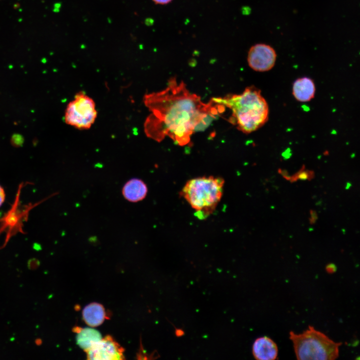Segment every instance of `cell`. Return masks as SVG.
I'll return each mask as SVG.
<instances>
[{
  "label": "cell",
  "mask_w": 360,
  "mask_h": 360,
  "mask_svg": "<svg viewBox=\"0 0 360 360\" xmlns=\"http://www.w3.org/2000/svg\"><path fill=\"white\" fill-rule=\"evenodd\" d=\"M144 101L150 112L144 123L146 136L158 142L168 137L180 146L190 144L194 132L204 130L224 111L212 99L203 102L176 77L165 89L146 94Z\"/></svg>",
  "instance_id": "1"
},
{
  "label": "cell",
  "mask_w": 360,
  "mask_h": 360,
  "mask_svg": "<svg viewBox=\"0 0 360 360\" xmlns=\"http://www.w3.org/2000/svg\"><path fill=\"white\" fill-rule=\"evenodd\" d=\"M156 4H166L170 3L172 0H152Z\"/></svg>",
  "instance_id": "16"
},
{
  "label": "cell",
  "mask_w": 360,
  "mask_h": 360,
  "mask_svg": "<svg viewBox=\"0 0 360 360\" xmlns=\"http://www.w3.org/2000/svg\"><path fill=\"white\" fill-rule=\"evenodd\" d=\"M6 198V194L4 188L0 184V207L2 206Z\"/></svg>",
  "instance_id": "15"
},
{
  "label": "cell",
  "mask_w": 360,
  "mask_h": 360,
  "mask_svg": "<svg viewBox=\"0 0 360 360\" xmlns=\"http://www.w3.org/2000/svg\"><path fill=\"white\" fill-rule=\"evenodd\" d=\"M315 92V84L313 80L310 78H298L293 84L292 95L298 101L309 102L314 98Z\"/></svg>",
  "instance_id": "9"
},
{
  "label": "cell",
  "mask_w": 360,
  "mask_h": 360,
  "mask_svg": "<svg viewBox=\"0 0 360 360\" xmlns=\"http://www.w3.org/2000/svg\"><path fill=\"white\" fill-rule=\"evenodd\" d=\"M297 359L300 360H334L339 356L341 342H337L326 334L309 326L300 334L290 332Z\"/></svg>",
  "instance_id": "4"
},
{
  "label": "cell",
  "mask_w": 360,
  "mask_h": 360,
  "mask_svg": "<svg viewBox=\"0 0 360 360\" xmlns=\"http://www.w3.org/2000/svg\"><path fill=\"white\" fill-rule=\"evenodd\" d=\"M175 334L176 336H181L184 334V332L182 329H176L175 330Z\"/></svg>",
  "instance_id": "19"
},
{
  "label": "cell",
  "mask_w": 360,
  "mask_h": 360,
  "mask_svg": "<svg viewBox=\"0 0 360 360\" xmlns=\"http://www.w3.org/2000/svg\"><path fill=\"white\" fill-rule=\"evenodd\" d=\"M352 186V184L350 182H347L346 186V189H348Z\"/></svg>",
  "instance_id": "20"
},
{
  "label": "cell",
  "mask_w": 360,
  "mask_h": 360,
  "mask_svg": "<svg viewBox=\"0 0 360 360\" xmlns=\"http://www.w3.org/2000/svg\"><path fill=\"white\" fill-rule=\"evenodd\" d=\"M86 352L88 360H117L124 358V348L110 336L102 338Z\"/></svg>",
  "instance_id": "7"
},
{
  "label": "cell",
  "mask_w": 360,
  "mask_h": 360,
  "mask_svg": "<svg viewBox=\"0 0 360 360\" xmlns=\"http://www.w3.org/2000/svg\"><path fill=\"white\" fill-rule=\"evenodd\" d=\"M335 266L332 264H328L326 266V269L328 272H333L335 270Z\"/></svg>",
  "instance_id": "18"
},
{
  "label": "cell",
  "mask_w": 360,
  "mask_h": 360,
  "mask_svg": "<svg viewBox=\"0 0 360 360\" xmlns=\"http://www.w3.org/2000/svg\"><path fill=\"white\" fill-rule=\"evenodd\" d=\"M74 330L76 333V344L85 352L102 338L100 333L92 328L76 327Z\"/></svg>",
  "instance_id": "11"
},
{
  "label": "cell",
  "mask_w": 360,
  "mask_h": 360,
  "mask_svg": "<svg viewBox=\"0 0 360 360\" xmlns=\"http://www.w3.org/2000/svg\"><path fill=\"white\" fill-rule=\"evenodd\" d=\"M122 193L126 200L136 202L144 198L148 193V187L142 180L132 178L124 186Z\"/></svg>",
  "instance_id": "10"
},
{
  "label": "cell",
  "mask_w": 360,
  "mask_h": 360,
  "mask_svg": "<svg viewBox=\"0 0 360 360\" xmlns=\"http://www.w3.org/2000/svg\"><path fill=\"white\" fill-rule=\"evenodd\" d=\"M252 352L258 360H274L278 356V348L270 338L264 336L256 338L254 342Z\"/></svg>",
  "instance_id": "8"
},
{
  "label": "cell",
  "mask_w": 360,
  "mask_h": 360,
  "mask_svg": "<svg viewBox=\"0 0 360 360\" xmlns=\"http://www.w3.org/2000/svg\"><path fill=\"white\" fill-rule=\"evenodd\" d=\"M82 314L85 322L92 327L101 324L107 316L103 306L96 302L91 303L85 306Z\"/></svg>",
  "instance_id": "12"
},
{
  "label": "cell",
  "mask_w": 360,
  "mask_h": 360,
  "mask_svg": "<svg viewBox=\"0 0 360 360\" xmlns=\"http://www.w3.org/2000/svg\"><path fill=\"white\" fill-rule=\"evenodd\" d=\"M224 180L214 176L194 178L184 186L180 195L194 210V215L206 219L215 210L222 197Z\"/></svg>",
  "instance_id": "3"
},
{
  "label": "cell",
  "mask_w": 360,
  "mask_h": 360,
  "mask_svg": "<svg viewBox=\"0 0 360 360\" xmlns=\"http://www.w3.org/2000/svg\"><path fill=\"white\" fill-rule=\"evenodd\" d=\"M312 172H310L308 170H301L297 174L296 176H294L293 177H291L290 180H292L294 179V180H295V178L296 177V180L299 179V180H306L309 179L310 176H312Z\"/></svg>",
  "instance_id": "13"
},
{
  "label": "cell",
  "mask_w": 360,
  "mask_h": 360,
  "mask_svg": "<svg viewBox=\"0 0 360 360\" xmlns=\"http://www.w3.org/2000/svg\"><path fill=\"white\" fill-rule=\"evenodd\" d=\"M310 222L311 224H314L316 222L317 220L318 216L316 211L314 210H310Z\"/></svg>",
  "instance_id": "14"
},
{
  "label": "cell",
  "mask_w": 360,
  "mask_h": 360,
  "mask_svg": "<svg viewBox=\"0 0 360 360\" xmlns=\"http://www.w3.org/2000/svg\"><path fill=\"white\" fill-rule=\"evenodd\" d=\"M280 173L286 180H290L291 176H288V172L286 170H280Z\"/></svg>",
  "instance_id": "17"
},
{
  "label": "cell",
  "mask_w": 360,
  "mask_h": 360,
  "mask_svg": "<svg viewBox=\"0 0 360 360\" xmlns=\"http://www.w3.org/2000/svg\"><path fill=\"white\" fill-rule=\"evenodd\" d=\"M97 116V111L94 100L84 92L76 94L65 110V122L79 130L90 128Z\"/></svg>",
  "instance_id": "5"
},
{
  "label": "cell",
  "mask_w": 360,
  "mask_h": 360,
  "mask_svg": "<svg viewBox=\"0 0 360 360\" xmlns=\"http://www.w3.org/2000/svg\"><path fill=\"white\" fill-rule=\"evenodd\" d=\"M212 100L231 110L228 122L244 134L258 130L268 120V104L260 90L254 86L246 88L240 94L213 98Z\"/></svg>",
  "instance_id": "2"
},
{
  "label": "cell",
  "mask_w": 360,
  "mask_h": 360,
  "mask_svg": "<svg viewBox=\"0 0 360 360\" xmlns=\"http://www.w3.org/2000/svg\"><path fill=\"white\" fill-rule=\"evenodd\" d=\"M276 59L274 49L265 44H257L249 50L247 60L249 66L253 70L264 72L274 66Z\"/></svg>",
  "instance_id": "6"
}]
</instances>
